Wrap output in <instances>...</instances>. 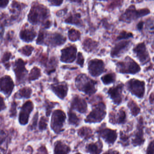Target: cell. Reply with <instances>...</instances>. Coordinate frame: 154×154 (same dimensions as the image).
<instances>
[{
  "instance_id": "cell-1",
  "label": "cell",
  "mask_w": 154,
  "mask_h": 154,
  "mask_svg": "<svg viewBox=\"0 0 154 154\" xmlns=\"http://www.w3.org/2000/svg\"><path fill=\"white\" fill-rule=\"evenodd\" d=\"M50 11L46 6L40 4H33L28 15V21L33 25L42 24L45 28H49L51 22L48 20Z\"/></svg>"
},
{
  "instance_id": "cell-2",
  "label": "cell",
  "mask_w": 154,
  "mask_h": 154,
  "mask_svg": "<svg viewBox=\"0 0 154 154\" xmlns=\"http://www.w3.org/2000/svg\"><path fill=\"white\" fill-rule=\"evenodd\" d=\"M76 82L78 88L86 94L91 95L95 93L97 90V82L91 79L86 75H79L77 77Z\"/></svg>"
},
{
  "instance_id": "cell-3",
  "label": "cell",
  "mask_w": 154,
  "mask_h": 154,
  "mask_svg": "<svg viewBox=\"0 0 154 154\" xmlns=\"http://www.w3.org/2000/svg\"><path fill=\"white\" fill-rule=\"evenodd\" d=\"M26 63L22 59H18L12 64V69L16 77L17 85L23 83L25 81L28 70L25 68Z\"/></svg>"
},
{
  "instance_id": "cell-4",
  "label": "cell",
  "mask_w": 154,
  "mask_h": 154,
  "mask_svg": "<svg viewBox=\"0 0 154 154\" xmlns=\"http://www.w3.org/2000/svg\"><path fill=\"white\" fill-rule=\"evenodd\" d=\"M106 115V106L102 102L100 103L91 112L85 119L87 123H97L103 120Z\"/></svg>"
},
{
  "instance_id": "cell-5",
  "label": "cell",
  "mask_w": 154,
  "mask_h": 154,
  "mask_svg": "<svg viewBox=\"0 0 154 154\" xmlns=\"http://www.w3.org/2000/svg\"><path fill=\"white\" fill-rule=\"evenodd\" d=\"M117 67L119 72L127 74H135L140 71V67L134 60L127 57L123 62H119Z\"/></svg>"
},
{
  "instance_id": "cell-6",
  "label": "cell",
  "mask_w": 154,
  "mask_h": 154,
  "mask_svg": "<svg viewBox=\"0 0 154 154\" xmlns=\"http://www.w3.org/2000/svg\"><path fill=\"white\" fill-rule=\"evenodd\" d=\"M66 119V114L62 110L58 109L53 112L51 118V127L55 133L59 134L62 131Z\"/></svg>"
},
{
  "instance_id": "cell-7",
  "label": "cell",
  "mask_w": 154,
  "mask_h": 154,
  "mask_svg": "<svg viewBox=\"0 0 154 154\" xmlns=\"http://www.w3.org/2000/svg\"><path fill=\"white\" fill-rule=\"evenodd\" d=\"M34 106L30 100L24 103L21 108L19 115V123L21 125H25L29 122L30 115L33 110Z\"/></svg>"
},
{
  "instance_id": "cell-8",
  "label": "cell",
  "mask_w": 154,
  "mask_h": 154,
  "mask_svg": "<svg viewBox=\"0 0 154 154\" xmlns=\"http://www.w3.org/2000/svg\"><path fill=\"white\" fill-rule=\"evenodd\" d=\"M14 84L11 77L5 75L0 78V92L9 98L14 89Z\"/></svg>"
},
{
  "instance_id": "cell-9",
  "label": "cell",
  "mask_w": 154,
  "mask_h": 154,
  "mask_svg": "<svg viewBox=\"0 0 154 154\" xmlns=\"http://www.w3.org/2000/svg\"><path fill=\"white\" fill-rule=\"evenodd\" d=\"M128 87L132 94L142 98L145 93V83L138 80L132 79L128 82Z\"/></svg>"
},
{
  "instance_id": "cell-10",
  "label": "cell",
  "mask_w": 154,
  "mask_h": 154,
  "mask_svg": "<svg viewBox=\"0 0 154 154\" xmlns=\"http://www.w3.org/2000/svg\"><path fill=\"white\" fill-rule=\"evenodd\" d=\"M149 13L150 11L147 9L136 11L133 7H130L126 10L125 12L121 16L120 20L125 21H129L132 20L137 19L139 17L145 16L146 14H148Z\"/></svg>"
},
{
  "instance_id": "cell-11",
  "label": "cell",
  "mask_w": 154,
  "mask_h": 154,
  "mask_svg": "<svg viewBox=\"0 0 154 154\" xmlns=\"http://www.w3.org/2000/svg\"><path fill=\"white\" fill-rule=\"evenodd\" d=\"M105 67L103 61L95 59L89 62L88 69L90 73L93 76H98L104 71Z\"/></svg>"
},
{
  "instance_id": "cell-12",
  "label": "cell",
  "mask_w": 154,
  "mask_h": 154,
  "mask_svg": "<svg viewBox=\"0 0 154 154\" xmlns=\"http://www.w3.org/2000/svg\"><path fill=\"white\" fill-rule=\"evenodd\" d=\"M61 60L66 63H72L76 57L77 48L75 46H70L61 51Z\"/></svg>"
},
{
  "instance_id": "cell-13",
  "label": "cell",
  "mask_w": 154,
  "mask_h": 154,
  "mask_svg": "<svg viewBox=\"0 0 154 154\" xmlns=\"http://www.w3.org/2000/svg\"><path fill=\"white\" fill-rule=\"evenodd\" d=\"M11 132L2 130L0 132V154H6L12 139Z\"/></svg>"
},
{
  "instance_id": "cell-14",
  "label": "cell",
  "mask_w": 154,
  "mask_h": 154,
  "mask_svg": "<svg viewBox=\"0 0 154 154\" xmlns=\"http://www.w3.org/2000/svg\"><path fill=\"white\" fill-rule=\"evenodd\" d=\"M98 133L109 144L114 143L117 137L116 130L109 128H101L98 130Z\"/></svg>"
},
{
  "instance_id": "cell-15",
  "label": "cell",
  "mask_w": 154,
  "mask_h": 154,
  "mask_svg": "<svg viewBox=\"0 0 154 154\" xmlns=\"http://www.w3.org/2000/svg\"><path fill=\"white\" fill-rule=\"evenodd\" d=\"M136 53L137 57L141 63L145 64L149 60V56L148 51H146L145 45L144 43H141L137 45L134 50Z\"/></svg>"
},
{
  "instance_id": "cell-16",
  "label": "cell",
  "mask_w": 154,
  "mask_h": 154,
  "mask_svg": "<svg viewBox=\"0 0 154 154\" xmlns=\"http://www.w3.org/2000/svg\"><path fill=\"white\" fill-rule=\"evenodd\" d=\"M123 87V84H119L116 87L110 88L108 91V93L116 104H120L122 101Z\"/></svg>"
},
{
  "instance_id": "cell-17",
  "label": "cell",
  "mask_w": 154,
  "mask_h": 154,
  "mask_svg": "<svg viewBox=\"0 0 154 154\" xmlns=\"http://www.w3.org/2000/svg\"><path fill=\"white\" fill-rule=\"evenodd\" d=\"M20 38L26 42H32L37 36V33L32 28H23L20 32Z\"/></svg>"
},
{
  "instance_id": "cell-18",
  "label": "cell",
  "mask_w": 154,
  "mask_h": 154,
  "mask_svg": "<svg viewBox=\"0 0 154 154\" xmlns=\"http://www.w3.org/2000/svg\"><path fill=\"white\" fill-rule=\"evenodd\" d=\"M23 8L22 4L14 0L12 2L10 5V12L11 14V18L13 20H17L19 18Z\"/></svg>"
},
{
  "instance_id": "cell-19",
  "label": "cell",
  "mask_w": 154,
  "mask_h": 154,
  "mask_svg": "<svg viewBox=\"0 0 154 154\" xmlns=\"http://www.w3.org/2000/svg\"><path fill=\"white\" fill-rule=\"evenodd\" d=\"M71 106L73 109H76L80 113H84L87 111V106L85 100L78 96L73 98Z\"/></svg>"
},
{
  "instance_id": "cell-20",
  "label": "cell",
  "mask_w": 154,
  "mask_h": 154,
  "mask_svg": "<svg viewBox=\"0 0 154 154\" xmlns=\"http://www.w3.org/2000/svg\"><path fill=\"white\" fill-rule=\"evenodd\" d=\"M51 89L55 94L60 99H63L67 95L68 87L65 83H60L56 85H52Z\"/></svg>"
},
{
  "instance_id": "cell-21",
  "label": "cell",
  "mask_w": 154,
  "mask_h": 154,
  "mask_svg": "<svg viewBox=\"0 0 154 154\" xmlns=\"http://www.w3.org/2000/svg\"><path fill=\"white\" fill-rule=\"evenodd\" d=\"M130 42L123 41L117 44L111 51V55L112 57H118L125 51L129 47Z\"/></svg>"
},
{
  "instance_id": "cell-22",
  "label": "cell",
  "mask_w": 154,
  "mask_h": 154,
  "mask_svg": "<svg viewBox=\"0 0 154 154\" xmlns=\"http://www.w3.org/2000/svg\"><path fill=\"white\" fill-rule=\"evenodd\" d=\"M138 128V131L136 134L135 138L133 140V144L134 146L141 145L144 142L143 129V121L142 118L140 119Z\"/></svg>"
},
{
  "instance_id": "cell-23",
  "label": "cell",
  "mask_w": 154,
  "mask_h": 154,
  "mask_svg": "<svg viewBox=\"0 0 154 154\" xmlns=\"http://www.w3.org/2000/svg\"><path fill=\"white\" fill-rule=\"evenodd\" d=\"M66 38L63 35L58 33L51 34L49 38V42L52 46L61 45L66 42Z\"/></svg>"
},
{
  "instance_id": "cell-24",
  "label": "cell",
  "mask_w": 154,
  "mask_h": 154,
  "mask_svg": "<svg viewBox=\"0 0 154 154\" xmlns=\"http://www.w3.org/2000/svg\"><path fill=\"white\" fill-rule=\"evenodd\" d=\"M32 90L29 87H23L19 89L14 96V98L20 99L29 98L31 96Z\"/></svg>"
},
{
  "instance_id": "cell-25",
  "label": "cell",
  "mask_w": 154,
  "mask_h": 154,
  "mask_svg": "<svg viewBox=\"0 0 154 154\" xmlns=\"http://www.w3.org/2000/svg\"><path fill=\"white\" fill-rule=\"evenodd\" d=\"M102 143L98 141L97 143L88 145L86 147V150L91 154H100L102 152Z\"/></svg>"
},
{
  "instance_id": "cell-26",
  "label": "cell",
  "mask_w": 154,
  "mask_h": 154,
  "mask_svg": "<svg viewBox=\"0 0 154 154\" xmlns=\"http://www.w3.org/2000/svg\"><path fill=\"white\" fill-rule=\"evenodd\" d=\"M65 22L69 24H74L77 26H82L83 24L80 14H75L69 16L65 20Z\"/></svg>"
},
{
  "instance_id": "cell-27",
  "label": "cell",
  "mask_w": 154,
  "mask_h": 154,
  "mask_svg": "<svg viewBox=\"0 0 154 154\" xmlns=\"http://www.w3.org/2000/svg\"><path fill=\"white\" fill-rule=\"evenodd\" d=\"M70 152V148L66 145L60 141H58L56 143L54 149V154H68Z\"/></svg>"
},
{
  "instance_id": "cell-28",
  "label": "cell",
  "mask_w": 154,
  "mask_h": 154,
  "mask_svg": "<svg viewBox=\"0 0 154 154\" xmlns=\"http://www.w3.org/2000/svg\"><path fill=\"white\" fill-rule=\"evenodd\" d=\"M83 48L86 51L91 52L93 51L97 47L98 43L90 38H87L83 43Z\"/></svg>"
},
{
  "instance_id": "cell-29",
  "label": "cell",
  "mask_w": 154,
  "mask_h": 154,
  "mask_svg": "<svg viewBox=\"0 0 154 154\" xmlns=\"http://www.w3.org/2000/svg\"><path fill=\"white\" fill-rule=\"evenodd\" d=\"M78 134L85 139H89L93 137L92 130L89 128L86 127L82 128L79 129Z\"/></svg>"
},
{
  "instance_id": "cell-30",
  "label": "cell",
  "mask_w": 154,
  "mask_h": 154,
  "mask_svg": "<svg viewBox=\"0 0 154 154\" xmlns=\"http://www.w3.org/2000/svg\"><path fill=\"white\" fill-rule=\"evenodd\" d=\"M12 57V54L9 51H6L4 53L1 59V62L3 64L5 68L9 69L11 65L10 64V60Z\"/></svg>"
},
{
  "instance_id": "cell-31",
  "label": "cell",
  "mask_w": 154,
  "mask_h": 154,
  "mask_svg": "<svg viewBox=\"0 0 154 154\" xmlns=\"http://www.w3.org/2000/svg\"><path fill=\"white\" fill-rule=\"evenodd\" d=\"M33 50L34 48L31 45H26L20 49L18 51L23 56L29 57L31 55Z\"/></svg>"
},
{
  "instance_id": "cell-32",
  "label": "cell",
  "mask_w": 154,
  "mask_h": 154,
  "mask_svg": "<svg viewBox=\"0 0 154 154\" xmlns=\"http://www.w3.org/2000/svg\"><path fill=\"white\" fill-rule=\"evenodd\" d=\"M81 34L79 31L72 29L69 31L68 36L69 40L72 42H75L79 39Z\"/></svg>"
},
{
  "instance_id": "cell-33",
  "label": "cell",
  "mask_w": 154,
  "mask_h": 154,
  "mask_svg": "<svg viewBox=\"0 0 154 154\" xmlns=\"http://www.w3.org/2000/svg\"><path fill=\"white\" fill-rule=\"evenodd\" d=\"M41 76V70L35 67L31 70L29 76V81H33L38 79Z\"/></svg>"
},
{
  "instance_id": "cell-34",
  "label": "cell",
  "mask_w": 154,
  "mask_h": 154,
  "mask_svg": "<svg viewBox=\"0 0 154 154\" xmlns=\"http://www.w3.org/2000/svg\"><path fill=\"white\" fill-rule=\"evenodd\" d=\"M68 116L69 124L76 126L79 125L80 120L75 113L70 110L68 112Z\"/></svg>"
},
{
  "instance_id": "cell-35",
  "label": "cell",
  "mask_w": 154,
  "mask_h": 154,
  "mask_svg": "<svg viewBox=\"0 0 154 154\" xmlns=\"http://www.w3.org/2000/svg\"><path fill=\"white\" fill-rule=\"evenodd\" d=\"M101 80L103 83L106 84H110L115 82L116 80V75L113 73H110L105 75L101 78Z\"/></svg>"
},
{
  "instance_id": "cell-36",
  "label": "cell",
  "mask_w": 154,
  "mask_h": 154,
  "mask_svg": "<svg viewBox=\"0 0 154 154\" xmlns=\"http://www.w3.org/2000/svg\"><path fill=\"white\" fill-rule=\"evenodd\" d=\"M17 104L15 100H13L11 102V107L10 109V117L11 118H15L17 116Z\"/></svg>"
},
{
  "instance_id": "cell-37",
  "label": "cell",
  "mask_w": 154,
  "mask_h": 154,
  "mask_svg": "<svg viewBox=\"0 0 154 154\" xmlns=\"http://www.w3.org/2000/svg\"><path fill=\"white\" fill-rule=\"evenodd\" d=\"M128 107L131 109L132 114L134 116H136L139 114L140 109L138 106L134 102H130L128 103Z\"/></svg>"
},
{
  "instance_id": "cell-38",
  "label": "cell",
  "mask_w": 154,
  "mask_h": 154,
  "mask_svg": "<svg viewBox=\"0 0 154 154\" xmlns=\"http://www.w3.org/2000/svg\"><path fill=\"white\" fill-rule=\"evenodd\" d=\"M126 120V114L123 110H119V113L118 115V119L116 120V123L118 124H123L125 123Z\"/></svg>"
},
{
  "instance_id": "cell-39",
  "label": "cell",
  "mask_w": 154,
  "mask_h": 154,
  "mask_svg": "<svg viewBox=\"0 0 154 154\" xmlns=\"http://www.w3.org/2000/svg\"><path fill=\"white\" fill-rule=\"evenodd\" d=\"M46 32L42 30L40 31L37 39V43L38 44H42L44 43L45 40Z\"/></svg>"
},
{
  "instance_id": "cell-40",
  "label": "cell",
  "mask_w": 154,
  "mask_h": 154,
  "mask_svg": "<svg viewBox=\"0 0 154 154\" xmlns=\"http://www.w3.org/2000/svg\"><path fill=\"white\" fill-rule=\"evenodd\" d=\"M48 126V120L44 117H42L40 120L39 124V128L40 130H45L47 128Z\"/></svg>"
},
{
  "instance_id": "cell-41",
  "label": "cell",
  "mask_w": 154,
  "mask_h": 154,
  "mask_svg": "<svg viewBox=\"0 0 154 154\" xmlns=\"http://www.w3.org/2000/svg\"><path fill=\"white\" fill-rule=\"evenodd\" d=\"M133 34L131 33L126 32L123 31L120 33L119 36L118 37V40L123 39H127L128 38L133 37Z\"/></svg>"
},
{
  "instance_id": "cell-42",
  "label": "cell",
  "mask_w": 154,
  "mask_h": 154,
  "mask_svg": "<svg viewBox=\"0 0 154 154\" xmlns=\"http://www.w3.org/2000/svg\"><path fill=\"white\" fill-rule=\"evenodd\" d=\"M38 112L36 113L33 116V119H32V124L30 126V128L31 130L34 129L37 126V122H38Z\"/></svg>"
},
{
  "instance_id": "cell-43",
  "label": "cell",
  "mask_w": 154,
  "mask_h": 154,
  "mask_svg": "<svg viewBox=\"0 0 154 154\" xmlns=\"http://www.w3.org/2000/svg\"><path fill=\"white\" fill-rule=\"evenodd\" d=\"M55 103H51V102H47V116H49L51 113V109L53 108L55 106Z\"/></svg>"
},
{
  "instance_id": "cell-44",
  "label": "cell",
  "mask_w": 154,
  "mask_h": 154,
  "mask_svg": "<svg viewBox=\"0 0 154 154\" xmlns=\"http://www.w3.org/2000/svg\"><path fill=\"white\" fill-rule=\"evenodd\" d=\"M84 58L82 56V54L80 52H79L78 55V59H77V63L81 66L82 67L84 63Z\"/></svg>"
},
{
  "instance_id": "cell-45",
  "label": "cell",
  "mask_w": 154,
  "mask_h": 154,
  "mask_svg": "<svg viewBox=\"0 0 154 154\" xmlns=\"http://www.w3.org/2000/svg\"><path fill=\"white\" fill-rule=\"evenodd\" d=\"M146 154H154V140L149 144L147 149Z\"/></svg>"
},
{
  "instance_id": "cell-46",
  "label": "cell",
  "mask_w": 154,
  "mask_h": 154,
  "mask_svg": "<svg viewBox=\"0 0 154 154\" xmlns=\"http://www.w3.org/2000/svg\"><path fill=\"white\" fill-rule=\"evenodd\" d=\"M53 6H58L61 5L64 0H48Z\"/></svg>"
},
{
  "instance_id": "cell-47",
  "label": "cell",
  "mask_w": 154,
  "mask_h": 154,
  "mask_svg": "<svg viewBox=\"0 0 154 154\" xmlns=\"http://www.w3.org/2000/svg\"><path fill=\"white\" fill-rule=\"evenodd\" d=\"M6 108V106L5 102L4 99L2 97L0 96V112L5 110Z\"/></svg>"
},
{
  "instance_id": "cell-48",
  "label": "cell",
  "mask_w": 154,
  "mask_h": 154,
  "mask_svg": "<svg viewBox=\"0 0 154 154\" xmlns=\"http://www.w3.org/2000/svg\"><path fill=\"white\" fill-rule=\"evenodd\" d=\"M10 2V0H0V9H5Z\"/></svg>"
},
{
  "instance_id": "cell-49",
  "label": "cell",
  "mask_w": 154,
  "mask_h": 154,
  "mask_svg": "<svg viewBox=\"0 0 154 154\" xmlns=\"http://www.w3.org/2000/svg\"><path fill=\"white\" fill-rule=\"evenodd\" d=\"M36 154H48L47 149L44 146H42L38 149V152Z\"/></svg>"
},
{
  "instance_id": "cell-50",
  "label": "cell",
  "mask_w": 154,
  "mask_h": 154,
  "mask_svg": "<svg viewBox=\"0 0 154 154\" xmlns=\"http://www.w3.org/2000/svg\"><path fill=\"white\" fill-rule=\"evenodd\" d=\"M120 139L121 141L124 142V143H127V142L128 141V137L125 135L124 134H121V136H120Z\"/></svg>"
},
{
  "instance_id": "cell-51",
  "label": "cell",
  "mask_w": 154,
  "mask_h": 154,
  "mask_svg": "<svg viewBox=\"0 0 154 154\" xmlns=\"http://www.w3.org/2000/svg\"><path fill=\"white\" fill-rule=\"evenodd\" d=\"M104 154H119L118 152L116 151H108L106 152Z\"/></svg>"
},
{
  "instance_id": "cell-52",
  "label": "cell",
  "mask_w": 154,
  "mask_h": 154,
  "mask_svg": "<svg viewBox=\"0 0 154 154\" xmlns=\"http://www.w3.org/2000/svg\"><path fill=\"white\" fill-rule=\"evenodd\" d=\"M143 22H140L138 24H137V28L139 29V30L142 29L143 28Z\"/></svg>"
},
{
  "instance_id": "cell-53",
  "label": "cell",
  "mask_w": 154,
  "mask_h": 154,
  "mask_svg": "<svg viewBox=\"0 0 154 154\" xmlns=\"http://www.w3.org/2000/svg\"><path fill=\"white\" fill-rule=\"evenodd\" d=\"M72 2L80 3L82 2V0H69Z\"/></svg>"
},
{
  "instance_id": "cell-54",
  "label": "cell",
  "mask_w": 154,
  "mask_h": 154,
  "mask_svg": "<svg viewBox=\"0 0 154 154\" xmlns=\"http://www.w3.org/2000/svg\"><path fill=\"white\" fill-rule=\"evenodd\" d=\"M81 154L79 153H76V154Z\"/></svg>"
}]
</instances>
